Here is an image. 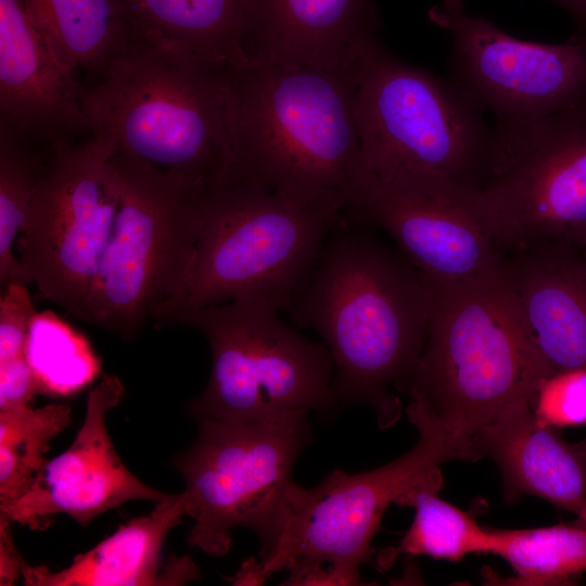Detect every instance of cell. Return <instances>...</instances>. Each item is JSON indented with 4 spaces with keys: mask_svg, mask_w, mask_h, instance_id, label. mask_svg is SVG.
<instances>
[{
    "mask_svg": "<svg viewBox=\"0 0 586 586\" xmlns=\"http://www.w3.org/2000/svg\"><path fill=\"white\" fill-rule=\"evenodd\" d=\"M417 444L397 459L357 474L333 470L317 486L288 488L279 538L260 562L247 559L234 585H262L296 558L326 561L360 578L371 563L372 540L392 504L420 484L442 480L441 466L469 460L464 444L428 420L410 416Z\"/></svg>",
    "mask_w": 586,
    "mask_h": 586,
    "instance_id": "cell-10",
    "label": "cell"
},
{
    "mask_svg": "<svg viewBox=\"0 0 586 586\" xmlns=\"http://www.w3.org/2000/svg\"><path fill=\"white\" fill-rule=\"evenodd\" d=\"M584 518L583 519H578V520H582V521H585L586 522V497H585V504H584Z\"/></svg>",
    "mask_w": 586,
    "mask_h": 586,
    "instance_id": "cell-35",
    "label": "cell"
},
{
    "mask_svg": "<svg viewBox=\"0 0 586 586\" xmlns=\"http://www.w3.org/2000/svg\"><path fill=\"white\" fill-rule=\"evenodd\" d=\"M441 5L445 9H464V0H442Z\"/></svg>",
    "mask_w": 586,
    "mask_h": 586,
    "instance_id": "cell-33",
    "label": "cell"
},
{
    "mask_svg": "<svg viewBox=\"0 0 586 586\" xmlns=\"http://www.w3.org/2000/svg\"><path fill=\"white\" fill-rule=\"evenodd\" d=\"M64 403L0 410V506L22 497L48 459L51 441L71 423Z\"/></svg>",
    "mask_w": 586,
    "mask_h": 586,
    "instance_id": "cell-25",
    "label": "cell"
},
{
    "mask_svg": "<svg viewBox=\"0 0 586 586\" xmlns=\"http://www.w3.org/2000/svg\"><path fill=\"white\" fill-rule=\"evenodd\" d=\"M557 430L537 421L533 405H518L473 438L471 460L494 459L509 501L533 495L583 519L586 442L569 443Z\"/></svg>",
    "mask_w": 586,
    "mask_h": 586,
    "instance_id": "cell-18",
    "label": "cell"
},
{
    "mask_svg": "<svg viewBox=\"0 0 586 586\" xmlns=\"http://www.w3.org/2000/svg\"><path fill=\"white\" fill-rule=\"evenodd\" d=\"M506 560L518 584H563L586 572V522L488 530L487 552Z\"/></svg>",
    "mask_w": 586,
    "mask_h": 586,
    "instance_id": "cell-24",
    "label": "cell"
},
{
    "mask_svg": "<svg viewBox=\"0 0 586 586\" xmlns=\"http://www.w3.org/2000/svg\"><path fill=\"white\" fill-rule=\"evenodd\" d=\"M22 1L58 61L77 80L81 74L97 80L133 43L129 0Z\"/></svg>",
    "mask_w": 586,
    "mask_h": 586,
    "instance_id": "cell-22",
    "label": "cell"
},
{
    "mask_svg": "<svg viewBox=\"0 0 586 586\" xmlns=\"http://www.w3.org/2000/svg\"><path fill=\"white\" fill-rule=\"evenodd\" d=\"M507 268L548 377L586 369V265L573 244Z\"/></svg>",
    "mask_w": 586,
    "mask_h": 586,
    "instance_id": "cell-20",
    "label": "cell"
},
{
    "mask_svg": "<svg viewBox=\"0 0 586 586\" xmlns=\"http://www.w3.org/2000/svg\"><path fill=\"white\" fill-rule=\"evenodd\" d=\"M111 153L92 133L48 149L16 240L17 257L40 294L87 323L118 206Z\"/></svg>",
    "mask_w": 586,
    "mask_h": 586,
    "instance_id": "cell-11",
    "label": "cell"
},
{
    "mask_svg": "<svg viewBox=\"0 0 586 586\" xmlns=\"http://www.w3.org/2000/svg\"><path fill=\"white\" fill-rule=\"evenodd\" d=\"M188 515L184 493L167 494L150 513L130 520L90 550L77 555L65 569L44 565L22 569L30 586H149L184 585L201 578L189 555L163 563L168 533Z\"/></svg>",
    "mask_w": 586,
    "mask_h": 586,
    "instance_id": "cell-19",
    "label": "cell"
},
{
    "mask_svg": "<svg viewBox=\"0 0 586 586\" xmlns=\"http://www.w3.org/2000/svg\"><path fill=\"white\" fill-rule=\"evenodd\" d=\"M485 180L469 201L495 244H576L586 234V110L494 126Z\"/></svg>",
    "mask_w": 586,
    "mask_h": 586,
    "instance_id": "cell-12",
    "label": "cell"
},
{
    "mask_svg": "<svg viewBox=\"0 0 586 586\" xmlns=\"http://www.w3.org/2000/svg\"><path fill=\"white\" fill-rule=\"evenodd\" d=\"M586 265V234L575 244Z\"/></svg>",
    "mask_w": 586,
    "mask_h": 586,
    "instance_id": "cell-34",
    "label": "cell"
},
{
    "mask_svg": "<svg viewBox=\"0 0 586 586\" xmlns=\"http://www.w3.org/2000/svg\"><path fill=\"white\" fill-rule=\"evenodd\" d=\"M450 36L449 78L495 126L539 122L586 110V41L524 40L464 9L429 11Z\"/></svg>",
    "mask_w": 586,
    "mask_h": 586,
    "instance_id": "cell-13",
    "label": "cell"
},
{
    "mask_svg": "<svg viewBox=\"0 0 586 586\" xmlns=\"http://www.w3.org/2000/svg\"><path fill=\"white\" fill-rule=\"evenodd\" d=\"M27 359L44 392H73L98 371L85 340L48 311L36 313L31 319Z\"/></svg>",
    "mask_w": 586,
    "mask_h": 586,
    "instance_id": "cell-27",
    "label": "cell"
},
{
    "mask_svg": "<svg viewBox=\"0 0 586 586\" xmlns=\"http://www.w3.org/2000/svg\"><path fill=\"white\" fill-rule=\"evenodd\" d=\"M343 215L334 204L294 203L233 171L201 194L198 240L177 313L245 295L288 310Z\"/></svg>",
    "mask_w": 586,
    "mask_h": 586,
    "instance_id": "cell-6",
    "label": "cell"
},
{
    "mask_svg": "<svg viewBox=\"0 0 586 586\" xmlns=\"http://www.w3.org/2000/svg\"><path fill=\"white\" fill-rule=\"evenodd\" d=\"M431 283L428 333L405 392L411 398L406 413L463 443L471 460L473 438L507 410L533 405L548 373L506 267Z\"/></svg>",
    "mask_w": 586,
    "mask_h": 586,
    "instance_id": "cell-2",
    "label": "cell"
},
{
    "mask_svg": "<svg viewBox=\"0 0 586 586\" xmlns=\"http://www.w3.org/2000/svg\"><path fill=\"white\" fill-rule=\"evenodd\" d=\"M468 188L445 180H361L344 216L385 230L431 281H467L501 266Z\"/></svg>",
    "mask_w": 586,
    "mask_h": 586,
    "instance_id": "cell-14",
    "label": "cell"
},
{
    "mask_svg": "<svg viewBox=\"0 0 586 586\" xmlns=\"http://www.w3.org/2000/svg\"><path fill=\"white\" fill-rule=\"evenodd\" d=\"M0 128L44 149L90 133L85 87L58 61L22 0H0Z\"/></svg>",
    "mask_w": 586,
    "mask_h": 586,
    "instance_id": "cell-16",
    "label": "cell"
},
{
    "mask_svg": "<svg viewBox=\"0 0 586 586\" xmlns=\"http://www.w3.org/2000/svg\"><path fill=\"white\" fill-rule=\"evenodd\" d=\"M125 388L116 375L103 374L89 391L84 421L71 446L48 460L30 488L0 506L11 523L44 531L59 514L86 527L98 515L131 500L158 501L167 496L133 475L118 456L106 428Z\"/></svg>",
    "mask_w": 586,
    "mask_h": 586,
    "instance_id": "cell-15",
    "label": "cell"
},
{
    "mask_svg": "<svg viewBox=\"0 0 586 586\" xmlns=\"http://www.w3.org/2000/svg\"><path fill=\"white\" fill-rule=\"evenodd\" d=\"M382 29L373 0H249L245 65L337 68Z\"/></svg>",
    "mask_w": 586,
    "mask_h": 586,
    "instance_id": "cell-17",
    "label": "cell"
},
{
    "mask_svg": "<svg viewBox=\"0 0 586 586\" xmlns=\"http://www.w3.org/2000/svg\"><path fill=\"white\" fill-rule=\"evenodd\" d=\"M46 150L35 148L0 128V284L31 283L14 254L17 235L24 229Z\"/></svg>",
    "mask_w": 586,
    "mask_h": 586,
    "instance_id": "cell-26",
    "label": "cell"
},
{
    "mask_svg": "<svg viewBox=\"0 0 586 586\" xmlns=\"http://www.w3.org/2000/svg\"><path fill=\"white\" fill-rule=\"evenodd\" d=\"M356 69L358 182L484 181L494 126L449 77L400 60L377 36L362 46Z\"/></svg>",
    "mask_w": 586,
    "mask_h": 586,
    "instance_id": "cell-5",
    "label": "cell"
},
{
    "mask_svg": "<svg viewBox=\"0 0 586 586\" xmlns=\"http://www.w3.org/2000/svg\"><path fill=\"white\" fill-rule=\"evenodd\" d=\"M431 303L430 279L343 216L288 310L322 339L339 403L369 406L384 429L400 417L394 391L420 359Z\"/></svg>",
    "mask_w": 586,
    "mask_h": 586,
    "instance_id": "cell-1",
    "label": "cell"
},
{
    "mask_svg": "<svg viewBox=\"0 0 586 586\" xmlns=\"http://www.w3.org/2000/svg\"><path fill=\"white\" fill-rule=\"evenodd\" d=\"M118 206L99 266L90 324L133 341L180 309L200 228L203 192L111 153Z\"/></svg>",
    "mask_w": 586,
    "mask_h": 586,
    "instance_id": "cell-8",
    "label": "cell"
},
{
    "mask_svg": "<svg viewBox=\"0 0 586 586\" xmlns=\"http://www.w3.org/2000/svg\"><path fill=\"white\" fill-rule=\"evenodd\" d=\"M442 480L418 485L396 505L415 509V517L397 546L378 555L379 564L388 568L398 556H426L460 561L470 553H486L488 530L456 506L437 496Z\"/></svg>",
    "mask_w": 586,
    "mask_h": 586,
    "instance_id": "cell-23",
    "label": "cell"
},
{
    "mask_svg": "<svg viewBox=\"0 0 586 586\" xmlns=\"http://www.w3.org/2000/svg\"><path fill=\"white\" fill-rule=\"evenodd\" d=\"M281 585H357L359 578L319 559L296 558L288 566Z\"/></svg>",
    "mask_w": 586,
    "mask_h": 586,
    "instance_id": "cell-30",
    "label": "cell"
},
{
    "mask_svg": "<svg viewBox=\"0 0 586 586\" xmlns=\"http://www.w3.org/2000/svg\"><path fill=\"white\" fill-rule=\"evenodd\" d=\"M562 8L576 25L574 38L586 41V0H550Z\"/></svg>",
    "mask_w": 586,
    "mask_h": 586,
    "instance_id": "cell-32",
    "label": "cell"
},
{
    "mask_svg": "<svg viewBox=\"0 0 586 586\" xmlns=\"http://www.w3.org/2000/svg\"><path fill=\"white\" fill-rule=\"evenodd\" d=\"M281 309L258 295L175 314L169 326L200 331L212 368L203 393L188 405L196 421L250 423L339 405L324 344L284 323Z\"/></svg>",
    "mask_w": 586,
    "mask_h": 586,
    "instance_id": "cell-7",
    "label": "cell"
},
{
    "mask_svg": "<svg viewBox=\"0 0 586 586\" xmlns=\"http://www.w3.org/2000/svg\"><path fill=\"white\" fill-rule=\"evenodd\" d=\"M0 298V366L27 357V340L36 311L26 284L11 283Z\"/></svg>",
    "mask_w": 586,
    "mask_h": 586,
    "instance_id": "cell-29",
    "label": "cell"
},
{
    "mask_svg": "<svg viewBox=\"0 0 586 586\" xmlns=\"http://www.w3.org/2000/svg\"><path fill=\"white\" fill-rule=\"evenodd\" d=\"M533 412L538 422L556 429L586 424V369L545 378L538 385Z\"/></svg>",
    "mask_w": 586,
    "mask_h": 586,
    "instance_id": "cell-28",
    "label": "cell"
},
{
    "mask_svg": "<svg viewBox=\"0 0 586 586\" xmlns=\"http://www.w3.org/2000/svg\"><path fill=\"white\" fill-rule=\"evenodd\" d=\"M307 413L227 423L198 421V436L171 459L184 480L190 548L226 556L237 527L253 531L260 558L276 545L292 470L311 438Z\"/></svg>",
    "mask_w": 586,
    "mask_h": 586,
    "instance_id": "cell-9",
    "label": "cell"
},
{
    "mask_svg": "<svg viewBox=\"0 0 586 586\" xmlns=\"http://www.w3.org/2000/svg\"><path fill=\"white\" fill-rule=\"evenodd\" d=\"M249 0H129L133 43L221 68L245 66Z\"/></svg>",
    "mask_w": 586,
    "mask_h": 586,
    "instance_id": "cell-21",
    "label": "cell"
},
{
    "mask_svg": "<svg viewBox=\"0 0 586 586\" xmlns=\"http://www.w3.org/2000/svg\"><path fill=\"white\" fill-rule=\"evenodd\" d=\"M234 171L294 203L343 213L359 177L356 62L231 71Z\"/></svg>",
    "mask_w": 586,
    "mask_h": 586,
    "instance_id": "cell-3",
    "label": "cell"
},
{
    "mask_svg": "<svg viewBox=\"0 0 586 586\" xmlns=\"http://www.w3.org/2000/svg\"><path fill=\"white\" fill-rule=\"evenodd\" d=\"M9 522L0 517V585H13L18 576H22V569L25 561L20 556L9 533Z\"/></svg>",
    "mask_w": 586,
    "mask_h": 586,
    "instance_id": "cell-31",
    "label": "cell"
},
{
    "mask_svg": "<svg viewBox=\"0 0 586 586\" xmlns=\"http://www.w3.org/2000/svg\"><path fill=\"white\" fill-rule=\"evenodd\" d=\"M231 71L132 44L85 88L90 133L204 192L235 167Z\"/></svg>",
    "mask_w": 586,
    "mask_h": 586,
    "instance_id": "cell-4",
    "label": "cell"
}]
</instances>
